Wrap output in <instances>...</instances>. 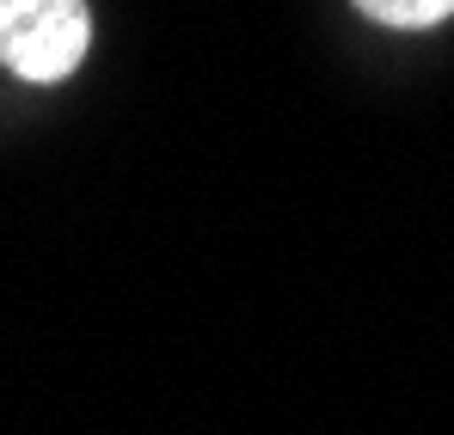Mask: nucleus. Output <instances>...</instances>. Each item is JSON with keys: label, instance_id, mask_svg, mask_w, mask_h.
Listing matches in <instances>:
<instances>
[{"label": "nucleus", "instance_id": "1", "mask_svg": "<svg viewBox=\"0 0 454 435\" xmlns=\"http://www.w3.org/2000/svg\"><path fill=\"white\" fill-rule=\"evenodd\" d=\"M92 43L86 0H0V62L19 80H62Z\"/></svg>", "mask_w": 454, "mask_h": 435}, {"label": "nucleus", "instance_id": "2", "mask_svg": "<svg viewBox=\"0 0 454 435\" xmlns=\"http://www.w3.org/2000/svg\"><path fill=\"white\" fill-rule=\"evenodd\" d=\"M375 25H393V31H430L454 12V0H356Z\"/></svg>", "mask_w": 454, "mask_h": 435}]
</instances>
